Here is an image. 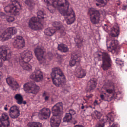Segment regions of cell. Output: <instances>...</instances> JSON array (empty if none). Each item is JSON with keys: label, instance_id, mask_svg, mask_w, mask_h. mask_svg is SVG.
Returning a JSON list of instances; mask_svg holds the SVG:
<instances>
[{"label": "cell", "instance_id": "cell-1", "mask_svg": "<svg viewBox=\"0 0 127 127\" xmlns=\"http://www.w3.org/2000/svg\"><path fill=\"white\" fill-rule=\"evenodd\" d=\"M115 94V89L114 84L112 82L109 81L102 87L100 97L102 100L109 101L113 100Z\"/></svg>", "mask_w": 127, "mask_h": 127}, {"label": "cell", "instance_id": "cell-2", "mask_svg": "<svg viewBox=\"0 0 127 127\" xmlns=\"http://www.w3.org/2000/svg\"><path fill=\"white\" fill-rule=\"evenodd\" d=\"M51 78L54 84L57 87L63 86L66 81L65 77L62 71L57 67L52 69Z\"/></svg>", "mask_w": 127, "mask_h": 127}, {"label": "cell", "instance_id": "cell-3", "mask_svg": "<svg viewBox=\"0 0 127 127\" xmlns=\"http://www.w3.org/2000/svg\"><path fill=\"white\" fill-rule=\"evenodd\" d=\"M11 2L10 4L5 7L4 10L6 12L12 15H18L21 9L20 3L16 0H11Z\"/></svg>", "mask_w": 127, "mask_h": 127}, {"label": "cell", "instance_id": "cell-4", "mask_svg": "<svg viewBox=\"0 0 127 127\" xmlns=\"http://www.w3.org/2000/svg\"><path fill=\"white\" fill-rule=\"evenodd\" d=\"M56 8L62 15L64 14L69 8V4L67 0H55Z\"/></svg>", "mask_w": 127, "mask_h": 127}, {"label": "cell", "instance_id": "cell-5", "mask_svg": "<svg viewBox=\"0 0 127 127\" xmlns=\"http://www.w3.org/2000/svg\"><path fill=\"white\" fill-rule=\"evenodd\" d=\"M24 89L27 93L35 94L38 93L39 91L40 88L35 83L30 82L24 84Z\"/></svg>", "mask_w": 127, "mask_h": 127}, {"label": "cell", "instance_id": "cell-6", "mask_svg": "<svg viewBox=\"0 0 127 127\" xmlns=\"http://www.w3.org/2000/svg\"><path fill=\"white\" fill-rule=\"evenodd\" d=\"M17 31L15 28H9L6 29L1 35L0 38L3 41H6L12 38L13 35L17 33Z\"/></svg>", "mask_w": 127, "mask_h": 127}, {"label": "cell", "instance_id": "cell-7", "mask_svg": "<svg viewBox=\"0 0 127 127\" xmlns=\"http://www.w3.org/2000/svg\"><path fill=\"white\" fill-rule=\"evenodd\" d=\"M29 27L32 30H41L43 28V25L39 19L35 17H33L30 19L29 22Z\"/></svg>", "mask_w": 127, "mask_h": 127}, {"label": "cell", "instance_id": "cell-8", "mask_svg": "<svg viewBox=\"0 0 127 127\" xmlns=\"http://www.w3.org/2000/svg\"><path fill=\"white\" fill-rule=\"evenodd\" d=\"M102 68L104 71L109 69L112 65V62L109 55L106 52L102 53Z\"/></svg>", "mask_w": 127, "mask_h": 127}, {"label": "cell", "instance_id": "cell-9", "mask_svg": "<svg viewBox=\"0 0 127 127\" xmlns=\"http://www.w3.org/2000/svg\"><path fill=\"white\" fill-rule=\"evenodd\" d=\"M89 14L90 20L93 24H97L99 22L100 15L98 10L93 8H90L89 10Z\"/></svg>", "mask_w": 127, "mask_h": 127}, {"label": "cell", "instance_id": "cell-10", "mask_svg": "<svg viewBox=\"0 0 127 127\" xmlns=\"http://www.w3.org/2000/svg\"><path fill=\"white\" fill-rule=\"evenodd\" d=\"M0 56L4 61L9 60L11 58V51L9 48L3 45L0 47Z\"/></svg>", "mask_w": 127, "mask_h": 127}, {"label": "cell", "instance_id": "cell-11", "mask_svg": "<svg viewBox=\"0 0 127 127\" xmlns=\"http://www.w3.org/2000/svg\"><path fill=\"white\" fill-rule=\"evenodd\" d=\"M65 20L68 24H73L75 20V15L74 10L71 8L69 9L64 15Z\"/></svg>", "mask_w": 127, "mask_h": 127}, {"label": "cell", "instance_id": "cell-12", "mask_svg": "<svg viewBox=\"0 0 127 127\" xmlns=\"http://www.w3.org/2000/svg\"><path fill=\"white\" fill-rule=\"evenodd\" d=\"M63 104L62 102L57 103L52 109L53 115L59 116L62 115L63 113Z\"/></svg>", "mask_w": 127, "mask_h": 127}, {"label": "cell", "instance_id": "cell-13", "mask_svg": "<svg viewBox=\"0 0 127 127\" xmlns=\"http://www.w3.org/2000/svg\"><path fill=\"white\" fill-rule=\"evenodd\" d=\"M30 78L35 82H40L43 79V73L41 70L37 69L31 75Z\"/></svg>", "mask_w": 127, "mask_h": 127}, {"label": "cell", "instance_id": "cell-14", "mask_svg": "<svg viewBox=\"0 0 127 127\" xmlns=\"http://www.w3.org/2000/svg\"><path fill=\"white\" fill-rule=\"evenodd\" d=\"M25 45V42L23 37L21 36H18L15 38L13 42L14 47L18 49L22 48Z\"/></svg>", "mask_w": 127, "mask_h": 127}, {"label": "cell", "instance_id": "cell-15", "mask_svg": "<svg viewBox=\"0 0 127 127\" xmlns=\"http://www.w3.org/2000/svg\"><path fill=\"white\" fill-rule=\"evenodd\" d=\"M119 46V42L116 40L110 41L107 44L108 50L112 53L115 52L118 49Z\"/></svg>", "mask_w": 127, "mask_h": 127}, {"label": "cell", "instance_id": "cell-16", "mask_svg": "<svg viewBox=\"0 0 127 127\" xmlns=\"http://www.w3.org/2000/svg\"><path fill=\"white\" fill-rule=\"evenodd\" d=\"M50 110L48 108H44L39 113L38 117L41 120H46L50 118Z\"/></svg>", "mask_w": 127, "mask_h": 127}, {"label": "cell", "instance_id": "cell-17", "mask_svg": "<svg viewBox=\"0 0 127 127\" xmlns=\"http://www.w3.org/2000/svg\"><path fill=\"white\" fill-rule=\"evenodd\" d=\"M21 59L24 62H29L33 57L32 52L29 50L24 51L21 55Z\"/></svg>", "mask_w": 127, "mask_h": 127}, {"label": "cell", "instance_id": "cell-18", "mask_svg": "<svg viewBox=\"0 0 127 127\" xmlns=\"http://www.w3.org/2000/svg\"><path fill=\"white\" fill-rule=\"evenodd\" d=\"M62 116L53 115L51 119V126L52 127H59L62 121Z\"/></svg>", "mask_w": 127, "mask_h": 127}, {"label": "cell", "instance_id": "cell-19", "mask_svg": "<svg viewBox=\"0 0 127 127\" xmlns=\"http://www.w3.org/2000/svg\"><path fill=\"white\" fill-rule=\"evenodd\" d=\"M97 85V80L95 78L90 80L87 83L86 87V90L87 92L92 91L96 88Z\"/></svg>", "mask_w": 127, "mask_h": 127}, {"label": "cell", "instance_id": "cell-20", "mask_svg": "<svg viewBox=\"0 0 127 127\" xmlns=\"http://www.w3.org/2000/svg\"><path fill=\"white\" fill-rule=\"evenodd\" d=\"M74 74L75 76L78 78H82L86 75V71L81 66H78L75 69Z\"/></svg>", "mask_w": 127, "mask_h": 127}, {"label": "cell", "instance_id": "cell-21", "mask_svg": "<svg viewBox=\"0 0 127 127\" xmlns=\"http://www.w3.org/2000/svg\"><path fill=\"white\" fill-rule=\"evenodd\" d=\"M35 55L39 61H41L44 59L45 51L43 48L40 47H37L34 50Z\"/></svg>", "mask_w": 127, "mask_h": 127}, {"label": "cell", "instance_id": "cell-22", "mask_svg": "<svg viewBox=\"0 0 127 127\" xmlns=\"http://www.w3.org/2000/svg\"><path fill=\"white\" fill-rule=\"evenodd\" d=\"M9 114L10 117L13 119L18 117L20 115V111L18 107L16 106L12 107L10 109Z\"/></svg>", "mask_w": 127, "mask_h": 127}, {"label": "cell", "instance_id": "cell-23", "mask_svg": "<svg viewBox=\"0 0 127 127\" xmlns=\"http://www.w3.org/2000/svg\"><path fill=\"white\" fill-rule=\"evenodd\" d=\"M6 81L8 85L14 90L18 89L19 88L18 84L13 78L8 77L6 79Z\"/></svg>", "mask_w": 127, "mask_h": 127}, {"label": "cell", "instance_id": "cell-24", "mask_svg": "<svg viewBox=\"0 0 127 127\" xmlns=\"http://www.w3.org/2000/svg\"><path fill=\"white\" fill-rule=\"evenodd\" d=\"M9 124L8 116L6 114L3 113L0 118V127H8Z\"/></svg>", "mask_w": 127, "mask_h": 127}, {"label": "cell", "instance_id": "cell-25", "mask_svg": "<svg viewBox=\"0 0 127 127\" xmlns=\"http://www.w3.org/2000/svg\"><path fill=\"white\" fill-rule=\"evenodd\" d=\"M120 33L119 27L117 25L113 26L110 32V35L113 37H116L119 35Z\"/></svg>", "mask_w": 127, "mask_h": 127}, {"label": "cell", "instance_id": "cell-26", "mask_svg": "<svg viewBox=\"0 0 127 127\" xmlns=\"http://www.w3.org/2000/svg\"><path fill=\"white\" fill-rule=\"evenodd\" d=\"M19 62L20 65L22 67L23 69L27 71H30L32 70V66L28 63L24 62L21 59H20Z\"/></svg>", "mask_w": 127, "mask_h": 127}, {"label": "cell", "instance_id": "cell-27", "mask_svg": "<svg viewBox=\"0 0 127 127\" xmlns=\"http://www.w3.org/2000/svg\"><path fill=\"white\" fill-rule=\"evenodd\" d=\"M45 1L49 7V9L51 10V12L54 11L53 9L56 7L55 0H45Z\"/></svg>", "mask_w": 127, "mask_h": 127}, {"label": "cell", "instance_id": "cell-28", "mask_svg": "<svg viewBox=\"0 0 127 127\" xmlns=\"http://www.w3.org/2000/svg\"><path fill=\"white\" fill-rule=\"evenodd\" d=\"M56 30L55 28L52 27H48L46 28L45 30V34L48 36H51L56 33Z\"/></svg>", "mask_w": 127, "mask_h": 127}, {"label": "cell", "instance_id": "cell-29", "mask_svg": "<svg viewBox=\"0 0 127 127\" xmlns=\"http://www.w3.org/2000/svg\"><path fill=\"white\" fill-rule=\"evenodd\" d=\"M59 50L62 53H66L69 51V48L66 45L64 44H61L59 45L58 47Z\"/></svg>", "mask_w": 127, "mask_h": 127}, {"label": "cell", "instance_id": "cell-30", "mask_svg": "<svg viewBox=\"0 0 127 127\" xmlns=\"http://www.w3.org/2000/svg\"><path fill=\"white\" fill-rule=\"evenodd\" d=\"M96 5L98 6H104L107 3L109 0H95Z\"/></svg>", "mask_w": 127, "mask_h": 127}, {"label": "cell", "instance_id": "cell-31", "mask_svg": "<svg viewBox=\"0 0 127 127\" xmlns=\"http://www.w3.org/2000/svg\"><path fill=\"white\" fill-rule=\"evenodd\" d=\"M72 115L70 113H66L63 119V121L64 122H69L71 121Z\"/></svg>", "mask_w": 127, "mask_h": 127}, {"label": "cell", "instance_id": "cell-32", "mask_svg": "<svg viewBox=\"0 0 127 127\" xmlns=\"http://www.w3.org/2000/svg\"><path fill=\"white\" fill-rule=\"evenodd\" d=\"M15 98L19 104H21L24 103L23 97L20 94H17L16 95Z\"/></svg>", "mask_w": 127, "mask_h": 127}, {"label": "cell", "instance_id": "cell-33", "mask_svg": "<svg viewBox=\"0 0 127 127\" xmlns=\"http://www.w3.org/2000/svg\"><path fill=\"white\" fill-rule=\"evenodd\" d=\"M93 118L95 119H99L101 118L102 114L100 112L95 111L93 112L92 115Z\"/></svg>", "mask_w": 127, "mask_h": 127}, {"label": "cell", "instance_id": "cell-34", "mask_svg": "<svg viewBox=\"0 0 127 127\" xmlns=\"http://www.w3.org/2000/svg\"><path fill=\"white\" fill-rule=\"evenodd\" d=\"M28 127H41L42 125L39 122H30L28 124Z\"/></svg>", "mask_w": 127, "mask_h": 127}, {"label": "cell", "instance_id": "cell-35", "mask_svg": "<svg viewBox=\"0 0 127 127\" xmlns=\"http://www.w3.org/2000/svg\"><path fill=\"white\" fill-rule=\"evenodd\" d=\"M115 115L113 112L109 113L107 115V119L109 122L110 123H111L114 122V121H115Z\"/></svg>", "mask_w": 127, "mask_h": 127}, {"label": "cell", "instance_id": "cell-36", "mask_svg": "<svg viewBox=\"0 0 127 127\" xmlns=\"http://www.w3.org/2000/svg\"><path fill=\"white\" fill-rule=\"evenodd\" d=\"M38 18L39 19H42L44 18V13L41 10H39L38 11L37 13Z\"/></svg>", "mask_w": 127, "mask_h": 127}, {"label": "cell", "instance_id": "cell-37", "mask_svg": "<svg viewBox=\"0 0 127 127\" xmlns=\"http://www.w3.org/2000/svg\"><path fill=\"white\" fill-rule=\"evenodd\" d=\"M77 62V60L74 59H72V58H71L70 60H69V65H70L71 67H73V66H74L75 65Z\"/></svg>", "mask_w": 127, "mask_h": 127}, {"label": "cell", "instance_id": "cell-38", "mask_svg": "<svg viewBox=\"0 0 127 127\" xmlns=\"http://www.w3.org/2000/svg\"><path fill=\"white\" fill-rule=\"evenodd\" d=\"M33 0H26L25 2L26 4H27L28 6H29L30 7H33L34 5V3H33Z\"/></svg>", "mask_w": 127, "mask_h": 127}, {"label": "cell", "instance_id": "cell-39", "mask_svg": "<svg viewBox=\"0 0 127 127\" xmlns=\"http://www.w3.org/2000/svg\"><path fill=\"white\" fill-rule=\"evenodd\" d=\"M116 62L118 65H119L121 66L124 65V62L122 60L120 59H117L116 60Z\"/></svg>", "mask_w": 127, "mask_h": 127}, {"label": "cell", "instance_id": "cell-40", "mask_svg": "<svg viewBox=\"0 0 127 127\" xmlns=\"http://www.w3.org/2000/svg\"><path fill=\"white\" fill-rule=\"evenodd\" d=\"M14 20H15V18L12 16H9L7 18V21L9 22H12L14 21Z\"/></svg>", "mask_w": 127, "mask_h": 127}, {"label": "cell", "instance_id": "cell-41", "mask_svg": "<svg viewBox=\"0 0 127 127\" xmlns=\"http://www.w3.org/2000/svg\"><path fill=\"white\" fill-rule=\"evenodd\" d=\"M43 96L45 100V101L48 100L49 99V97L47 95V93L46 92H44V94H43Z\"/></svg>", "mask_w": 127, "mask_h": 127}, {"label": "cell", "instance_id": "cell-42", "mask_svg": "<svg viewBox=\"0 0 127 127\" xmlns=\"http://www.w3.org/2000/svg\"><path fill=\"white\" fill-rule=\"evenodd\" d=\"M104 121H102L100 122L97 125V127H103L104 126Z\"/></svg>", "mask_w": 127, "mask_h": 127}, {"label": "cell", "instance_id": "cell-43", "mask_svg": "<svg viewBox=\"0 0 127 127\" xmlns=\"http://www.w3.org/2000/svg\"><path fill=\"white\" fill-rule=\"evenodd\" d=\"M69 113H70L71 115H74L76 113H75V111L74 110H73L72 109H71L69 110Z\"/></svg>", "mask_w": 127, "mask_h": 127}, {"label": "cell", "instance_id": "cell-44", "mask_svg": "<svg viewBox=\"0 0 127 127\" xmlns=\"http://www.w3.org/2000/svg\"><path fill=\"white\" fill-rule=\"evenodd\" d=\"M2 65H3V63H2V60L0 57V68L2 67Z\"/></svg>", "mask_w": 127, "mask_h": 127}, {"label": "cell", "instance_id": "cell-45", "mask_svg": "<svg viewBox=\"0 0 127 127\" xmlns=\"http://www.w3.org/2000/svg\"><path fill=\"white\" fill-rule=\"evenodd\" d=\"M2 74L1 73V72L0 71V81L1 80V78H2Z\"/></svg>", "mask_w": 127, "mask_h": 127}, {"label": "cell", "instance_id": "cell-46", "mask_svg": "<svg viewBox=\"0 0 127 127\" xmlns=\"http://www.w3.org/2000/svg\"><path fill=\"white\" fill-rule=\"evenodd\" d=\"M75 127H83V126L81 125H77L75 126Z\"/></svg>", "mask_w": 127, "mask_h": 127}]
</instances>
